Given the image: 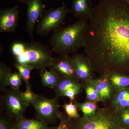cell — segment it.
Returning a JSON list of instances; mask_svg holds the SVG:
<instances>
[{
    "instance_id": "obj_15",
    "label": "cell",
    "mask_w": 129,
    "mask_h": 129,
    "mask_svg": "<svg viewBox=\"0 0 129 129\" xmlns=\"http://www.w3.org/2000/svg\"><path fill=\"white\" fill-rule=\"evenodd\" d=\"M57 127H50L48 123L36 119L25 117L15 120L13 129H56Z\"/></svg>"
},
{
    "instance_id": "obj_24",
    "label": "cell",
    "mask_w": 129,
    "mask_h": 129,
    "mask_svg": "<svg viewBox=\"0 0 129 129\" xmlns=\"http://www.w3.org/2000/svg\"><path fill=\"white\" fill-rule=\"evenodd\" d=\"M119 123L122 129L129 128V107L117 112Z\"/></svg>"
},
{
    "instance_id": "obj_22",
    "label": "cell",
    "mask_w": 129,
    "mask_h": 129,
    "mask_svg": "<svg viewBox=\"0 0 129 129\" xmlns=\"http://www.w3.org/2000/svg\"><path fill=\"white\" fill-rule=\"evenodd\" d=\"M11 72V69L4 63H0V90L4 92L7 90L8 86L7 80L8 76Z\"/></svg>"
},
{
    "instance_id": "obj_5",
    "label": "cell",
    "mask_w": 129,
    "mask_h": 129,
    "mask_svg": "<svg viewBox=\"0 0 129 129\" xmlns=\"http://www.w3.org/2000/svg\"><path fill=\"white\" fill-rule=\"evenodd\" d=\"M1 96V107L6 112L7 115L15 120L25 117L24 113L29 104L24 101L19 89L11 88L7 89Z\"/></svg>"
},
{
    "instance_id": "obj_17",
    "label": "cell",
    "mask_w": 129,
    "mask_h": 129,
    "mask_svg": "<svg viewBox=\"0 0 129 129\" xmlns=\"http://www.w3.org/2000/svg\"><path fill=\"white\" fill-rule=\"evenodd\" d=\"M72 87L82 88L80 82L71 79L60 77L53 89L55 92V98L58 99L60 97L63 96L66 90Z\"/></svg>"
},
{
    "instance_id": "obj_11",
    "label": "cell",
    "mask_w": 129,
    "mask_h": 129,
    "mask_svg": "<svg viewBox=\"0 0 129 129\" xmlns=\"http://www.w3.org/2000/svg\"><path fill=\"white\" fill-rule=\"evenodd\" d=\"M19 20L18 6L0 11V32H15Z\"/></svg>"
},
{
    "instance_id": "obj_18",
    "label": "cell",
    "mask_w": 129,
    "mask_h": 129,
    "mask_svg": "<svg viewBox=\"0 0 129 129\" xmlns=\"http://www.w3.org/2000/svg\"><path fill=\"white\" fill-rule=\"evenodd\" d=\"M39 73L42 85L53 89L60 78L59 75L55 71L51 70L48 71L45 69Z\"/></svg>"
},
{
    "instance_id": "obj_1",
    "label": "cell",
    "mask_w": 129,
    "mask_h": 129,
    "mask_svg": "<svg viewBox=\"0 0 129 129\" xmlns=\"http://www.w3.org/2000/svg\"><path fill=\"white\" fill-rule=\"evenodd\" d=\"M88 22L84 51L95 72L129 75V4L99 0Z\"/></svg>"
},
{
    "instance_id": "obj_9",
    "label": "cell",
    "mask_w": 129,
    "mask_h": 129,
    "mask_svg": "<svg viewBox=\"0 0 129 129\" xmlns=\"http://www.w3.org/2000/svg\"><path fill=\"white\" fill-rule=\"evenodd\" d=\"M49 68L50 70L56 72L60 77L71 79L79 82L75 71L72 56H59L53 57Z\"/></svg>"
},
{
    "instance_id": "obj_28",
    "label": "cell",
    "mask_w": 129,
    "mask_h": 129,
    "mask_svg": "<svg viewBox=\"0 0 129 129\" xmlns=\"http://www.w3.org/2000/svg\"><path fill=\"white\" fill-rule=\"evenodd\" d=\"M13 119L7 116L1 115L0 118V129H13L14 122Z\"/></svg>"
},
{
    "instance_id": "obj_8",
    "label": "cell",
    "mask_w": 129,
    "mask_h": 129,
    "mask_svg": "<svg viewBox=\"0 0 129 129\" xmlns=\"http://www.w3.org/2000/svg\"><path fill=\"white\" fill-rule=\"evenodd\" d=\"M72 57L76 76L80 83L89 81L95 78L94 69L85 54L75 53Z\"/></svg>"
},
{
    "instance_id": "obj_19",
    "label": "cell",
    "mask_w": 129,
    "mask_h": 129,
    "mask_svg": "<svg viewBox=\"0 0 129 129\" xmlns=\"http://www.w3.org/2000/svg\"><path fill=\"white\" fill-rule=\"evenodd\" d=\"M82 88L85 90L86 95V102L97 103L101 102V96L92 83L89 81L81 82Z\"/></svg>"
},
{
    "instance_id": "obj_26",
    "label": "cell",
    "mask_w": 129,
    "mask_h": 129,
    "mask_svg": "<svg viewBox=\"0 0 129 129\" xmlns=\"http://www.w3.org/2000/svg\"><path fill=\"white\" fill-rule=\"evenodd\" d=\"M60 123L56 129H74L72 119L69 117L66 113H62Z\"/></svg>"
},
{
    "instance_id": "obj_33",
    "label": "cell",
    "mask_w": 129,
    "mask_h": 129,
    "mask_svg": "<svg viewBox=\"0 0 129 129\" xmlns=\"http://www.w3.org/2000/svg\"><path fill=\"white\" fill-rule=\"evenodd\" d=\"M122 129H129V128H123Z\"/></svg>"
},
{
    "instance_id": "obj_16",
    "label": "cell",
    "mask_w": 129,
    "mask_h": 129,
    "mask_svg": "<svg viewBox=\"0 0 129 129\" xmlns=\"http://www.w3.org/2000/svg\"><path fill=\"white\" fill-rule=\"evenodd\" d=\"M108 79L115 92L129 87V75L113 72L107 74Z\"/></svg>"
},
{
    "instance_id": "obj_27",
    "label": "cell",
    "mask_w": 129,
    "mask_h": 129,
    "mask_svg": "<svg viewBox=\"0 0 129 129\" xmlns=\"http://www.w3.org/2000/svg\"><path fill=\"white\" fill-rule=\"evenodd\" d=\"M25 47V43L19 42H14L12 45L11 48L12 54L15 57L18 56L24 52Z\"/></svg>"
},
{
    "instance_id": "obj_14",
    "label": "cell",
    "mask_w": 129,
    "mask_h": 129,
    "mask_svg": "<svg viewBox=\"0 0 129 129\" xmlns=\"http://www.w3.org/2000/svg\"><path fill=\"white\" fill-rule=\"evenodd\" d=\"M108 104L117 112L129 107V87L115 92Z\"/></svg>"
},
{
    "instance_id": "obj_13",
    "label": "cell",
    "mask_w": 129,
    "mask_h": 129,
    "mask_svg": "<svg viewBox=\"0 0 129 129\" xmlns=\"http://www.w3.org/2000/svg\"><path fill=\"white\" fill-rule=\"evenodd\" d=\"M94 7L92 0H72L70 13L79 19L89 21L92 17Z\"/></svg>"
},
{
    "instance_id": "obj_7",
    "label": "cell",
    "mask_w": 129,
    "mask_h": 129,
    "mask_svg": "<svg viewBox=\"0 0 129 129\" xmlns=\"http://www.w3.org/2000/svg\"><path fill=\"white\" fill-rule=\"evenodd\" d=\"M58 99H49L37 95L32 104L38 120L48 123L60 119L62 112L60 111Z\"/></svg>"
},
{
    "instance_id": "obj_32",
    "label": "cell",
    "mask_w": 129,
    "mask_h": 129,
    "mask_svg": "<svg viewBox=\"0 0 129 129\" xmlns=\"http://www.w3.org/2000/svg\"><path fill=\"white\" fill-rule=\"evenodd\" d=\"M123 1L125 2H126L127 3L129 4V0H123Z\"/></svg>"
},
{
    "instance_id": "obj_21",
    "label": "cell",
    "mask_w": 129,
    "mask_h": 129,
    "mask_svg": "<svg viewBox=\"0 0 129 129\" xmlns=\"http://www.w3.org/2000/svg\"><path fill=\"white\" fill-rule=\"evenodd\" d=\"M14 67L18 70L22 77L23 80L26 84L27 88L31 89V84L29 82L30 77V73L34 68L27 64H20L16 63L14 64Z\"/></svg>"
},
{
    "instance_id": "obj_10",
    "label": "cell",
    "mask_w": 129,
    "mask_h": 129,
    "mask_svg": "<svg viewBox=\"0 0 129 129\" xmlns=\"http://www.w3.org/2000/svg\"><path fill=\"white\" fill-rule=\"evenodd\" d=\"M27 22L25 30L31 38L34 37L35 25L43 15L45 6L41 0H29L27 3Z\"/></svg>"
},
{
    "instance_id": "obj_29",
    "label": "cell",
    "mask_w": 129,
    "mask_h": 129,
    "mask_svg": "<svg viewBox=\"0 0 129 129\" xmlns=\"http://www.w3.org/2000/svg\"><path fill=\"white\" fill-rule=\"evenodd\" d=\"M37 94L31 90V89L26 88L25 91L22 92L21 96L24 101L27 104H32L35 100Z\"/></svg>"
},
{
    "instance_id": "obj_20",
    "label": "cell",
    "mask_w": 129,
    "mask_h": 129,
    "mask_svg": "<svg viewBox=\"0 0 129 129\" xmlns=\"http://www.w3.org/2000/svg\"><path fill=\"white\" fill-rule=\"evenodd\" d=\"M74 102L83 113L84 117L88 118L93 116L99 108L97 106L96 103L94 102L85 101L84 103H80L74 100Z\"/></svg>"
},
{
    "instance_id": "obj_4",
    "label": "cell",
    "mask_w": 129,
    "mask_h": 129,
    "mask_svg": "<svg viewBox=\"0 0 129 129\" xmlns=\"http://www.w3.org/2000/svg\"><path fill=\"white\" fill-rule=\"evenodd\" d=\"M25 44L24 52L15 57L16 63L29 65L39 72L49 68L53 57L52 50L39 42L32 41Z\"/></svg>"
},
{
    "instance_id": "obj_6",
    "label": "cell",
    "mask_w": 129,
    "mask_h": 129,
    "mask_svg": "<svg viewBox=\"0 0 129 129\" xmlns=\"http://www.w3.org/2000/svg\"><path fill=\"white\" fill-rule=\"evenodd\" d=\"M69 13V9L64 3L59 7L45 11L36 29L37 34L44 35L58 29Z\"/></svg>"
},
{
    "instance_id": "obj_2",
    "label": "cell",
    "mask_w": 129,
    "mask_h": 129,
    "mask_svg": "<svg viewBox=\"0 0 129 129\" xmlns=\"http://www.w3.org/2000/svg\"><path fill=\"white\" fill-rule=\"evenodd\" d=\"M88 27V21L79 19L68 26L55 30L50 40L52 51L60 56L76 53L85 46Z\"/></svg>"
},
{
    "instance_id": "obj_31",
    "label": "cell",
    "mask_w": 129,
    "mask_h": 129,
    "mask_svg": "<svg viewBox=\"0 0 129 129\" xmlns=\"http://www.w3.org/2000/svg\"><path fill=\"white\" fill-rule=\"evenodd\" d=\"M19 2L22 3H24V4H27L29 0H18Z\"/></svg>"
},
{
    "instance_id": "obj_25",
    "label": "cell",
    "mask_w": 129,
    "mask_h": 129,
    "mask_svg": "<svg viewBox=\"0 0 129 129\" xmlns=\"http://www.w3.org/2000/svg\"><path fill=\"white\" fill-rule=\"evenodd\" d=\"M62 107L65 110L66 114L71 119H77L80 117L78 113V108L74 102L70 101L69 103H65Z\"/></svg>"
},
{
    "instance_id": "obj_3",
    "label": "cell",
    "mask_w": 129,
    "mask_h": 129,
    "mask_svg": "<svg viewBox=\"0 0 129 129\" xmlns=\"http://www.w3.org/2000/svg\"><path fill=\"white\" fill-rule=\"evenodd\" d=\"M74 129H122L117 111L109 104L98 108L95 114L90 117L72 119Z\"/></svg>"
},
{
    "instance_id": "obj_12",
    "label": "cell",
    "mask_w": 129,
    "mask_h": 129,
    "mask_svg": "<svg viewBox=\"0 0 129 129\" xmlns=\"http://www.w3.org/2000/svg\"><path fill=\"white\" fill-rule=\"evenodd\" d=\"M88 81L92 83L99 92L101 102L107 103L111 101L115 92L108 79L107 74L101 75Z\"/></svg>"
},
{
    "instance_id": "obj_23",
    "label": "cell",
    "mask_w": 129,
    "mask_h": 129,
    "mask_svg": "<svg viewBox=\"0 0 129 129\" xmlns=\"http://www.w3.org/2000/svg\"><path fill=\"white\" fill-rule=\"evenodd\" d=\"M22 77L18 72H11L8 76V85L10 86L11 88L15 89H19V87L22 84Z\"/></svg>"
},
{
    "instance_id": "obj_30",
    "label": "cell",
    "mask_w": 129,
    "mask_h": 129,
    "mask_svg": "<svg viewBox=\"0 0 129 129\" xmlns=\"http://www.w3.org/2000/svg\"><path fill=\"white\" fill-rule=\"evenodd\" d=\"M81 89V88L78 87H71L64 91L63 96L68 97L70 99V101L74 102L75 96L80 94Z\"/></svg>"
}]
</instances>
